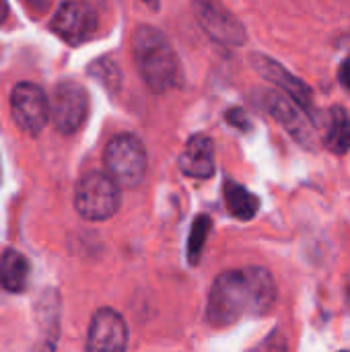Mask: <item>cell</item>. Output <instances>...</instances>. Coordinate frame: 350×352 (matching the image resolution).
<instances>
[{
	"mask_svg": "<svg viewBox=\"0 0 350 352\" xmlns=\"http://www.w3.org/2000/svg\"><path fill=\"white\" fill-rule=\"evenodd\" d=\"M132 54L140 76L151 91L165 93L175 85L179 62L171 43L159 29L140 25L132 37Z\"/></svg>",
	"mask_w": 350,
	"mask_h": 352,
	"instance_id": "obj_2",
	"label": "cell"
},
{
	"mask_svg": "<svg viewBox=\"0 0 350 352\" xmlns=\"http://www.w3.org/2000/svg\"><path fill=\"white\" fill-rule=\"evenodd\" d=\"M126 346L128 326L124 318L109 307L99 309L89 326L87 352H126Z\"/></svg>",
	"mask_w": 350,
	"mask_h": 352,
	"instance_id": "obj_10",
	"label": "cell"
},
{
	"mask_svg": "<svg viewBox=\"0 0 350 352\" xmlns=\"http://www.w3.org/2000/svg\"><path fill=\"white\" fill-rule=\"evenodd\" d=\"M179 169L194 179H208L215 175V142L196 134L186 142V148L179 155Z\"/></svg>",
	"mask_w": 350,
	"mask_h": 352,
	"instance_id": "obj_12",
	"label": "cell"
},
{
	"mask_svg": "<svg viewBox=\"0 0 350 352\" xmlns=\"http://www.w3.org/2000/svg\"><path fill=\"white\" fill-rule=\"evenodd\" d=\"M324 142L334 155H344L350 151V113L344 107H334L330 111V126Z\"/></svg>",
	"mask_w": 350,
	"mask_h": 352,
	"instance_id": "obj_15",
	"label": "cell"
},
{
	"mask_svg": "<svg viewBox=\"0 0 350 352\" xmlns=\"http://www.w3.org/2000/svg\"><path fill=\"white\" fill-rule=\"evenodd\" d=\"M210 227H212V221L206 214H200L194 221L192 231H190V241H188V260H190V264H198L200 262L206 237L210 233Z\"/></svg>",
	"mask_w": 350,
	"mask_h": 352,
	"instance_id": "obj_16",
	"label": "cell"
},
{
	"mask_svg": "<svg viewBox=\"0 0 350 352\" xmlns=\"http://www.w3.org/2000/svg\"><path fill=\"white\" fill-rule=\"evenodd\" d=\"M223 194H225V204H227V210L239 219V221H250L258 214L260 210V200L258 196H254L250 190H245L243 186H239L237 182H225V188H223Z\"/></svg>",
	"mask_w": 350,
	"mask_h": 352,
	"instance_id": "obj_14",
	"label": "cell"
},
{
	"mask_svg": "<svg viewBox=\"0 0 350 352\" xmlns=\"http://www.w3.org/2000/svg\"><path fill=\"white\" fill-rule=\"evenodd\" d=\"M342 352H349V351H342Z\"/></svg>",
	"mask_w": 350,
	"mask_h": 352,
	"instance_id": "obj_23",
	"label": "cell"
},
{
	"mask_svg": "<svg viewBox=\"0 0 350 352\" xmlns=\"http://www.w3.org/2000/svg\"><path fill=\"white\" fill-rule=\"evenodd\" d=\"M52 29L70 45L85 43L97 31V12L83 0H66L52 16Z\"/></svg>",
	"mask_w": 350,
	"mask_h": 352,
	"instance_id": "obj_8",
	"label": "cell"
},
{
	"mask_svg": "<svg viewBox=\"0 0 350 352\" xmlns=\"http://www.w3.org/2000/svg\"><path fill=\"white\" fill-rule=\"evenodd\" d=\"M6 16H8V2L6 0H0V25L6 21Z\"/></svg>",
	"mask_w": 350,
	"mask_h": 352,
	"instance_id": "obj_20",
	"label": "cell"
},
{
	"mask_svg": "<svg viewBox=\"0 0 350 352\" xmlns=\"http://www.w3.org/2000/svg\"><path fill=\"white\" fill-rule=\"evenodd\" d=\"M200 27L219 43L243 45L248 39L243 23L221 0H192Z\"/></svg>",
	"mask_w": 350,
	"mask_h": 352,
	"instance_id": "obj_6",
	"label": "cell"
},
{
	"mask_svg": "<svg viewBox=\"0 0 350 352\" xmlns=\"http://www.w3.org/2000/svg\"><path fill=\"white\" fill-rule=\"evenodd\" d=\"M338 78H340V82L350 89V56L342 62V66H340V70H338Z\"/></svg>",
	"mask_w": 350,
	"mask_h": 352,
	"instance_id": "obj_19",
	"label": "cell"
},
{
	"mask_svg": "<svg viewBox=\"0 0 350 352\" xmlns=\"http://www.w3.org/2000/svg\"><path fill=\"white\" fill-rule=\"evenodd\" d=\"M0 177H2V165H0Z\"/></svg>",
	"mask_w": 350,
	"mask_h": 352,
	"instance_id": "obj_22",
	"label": "cell"
},
{
	"mask_svg": "<svg viewBox=\"0 0 350 352\" xmlns=\"http://www.w3.org/2000/svg\"><path fill=\"white\" fill-rule=\"evenodd\" d=\"M250 64L252 68L266 80L274 82L276 87L283 89V93H287L295 103H299L303 109L311 107V99L314 93L309 89V85L301 78H297L295 74H291L283 64H278L276 60L264 56V54H250Z\"/></svg>",
	"mask_w": 350,
	"mask_h": 352,
	"instance_id": "obj_11",
	"label": "cell"
},
{
	"mask_svg": "<svg viewBox=\"0 0 350 352\" xmlns=\"http://www.w3.org/2000/svg\"><path fill=\"white\" fill-rule=\"evenodd\" d=\"M105 169L107 175L120 188H136L146 175V148L132 134H118L105 146Z\"/></svg>",
	"mask_w": 350,
	"mask_h": 352,
	"instance_id": "obj_3",
	"label": "cell"
},
{
	"mask_svg": "<svg viewBox=\"0 0 350 352\" xmlns=\"http://www.w3.org/2000/svg\"><path fill=\"white\" fill-rule=\"evenodd\" d=\"M74 206L87 221H107L120 208V186L107 173L93 171L78 182Z\"/></svg>",
	"mask_w": 350,
	"mask_h": 352,
	"instance_id": "obj_4",
	"label": "cell"
},
{
	"mask_svg": "<svg viewBox=\"0 0 350 352\" xmlns=\"http://www.w3.org/2000/svg\"><path fill=\"white\" fill-rule=\"evenodd\" d=\"M91 74H95L99 80H103L105 85H111L116 87L120 82V70L113 62L109 60H101V62H95L93 68H91Z\"/></svg>",
	"mask_w": 350,
	"mask_h": 352,
	"instance_id": "obj_17",
	"label": "cell"
},
{
	"mask_svg": "<svg viewBox=\"0 0 350 352\" xmlns=\"http://www.w3.org/2000/svg\"><path fill=\"white\" fill-rule=\"evenodd\" d=\"M276 301V283L266 268L227 270L215 278L208 295V322L229 328L245 316H266Z\"/></svg>",
	"mask_w": 350,
	"mask_h": 352,
	"instance_id": "obj_1",
	"label": "cell"
},
{
	"mask_svg": "<svg viewBox=\"0 0 350 352\" xmlns=\"http://www.w3.org/2000/svg\"><path fill=\"white\" fill-rule=\"evenodd\" d=\"M227 120L233 124V126H239V128H248L250 124H248V118H245V113L241 111V109H231L229 113H227Z\"/></svg>",
	"mask_w": 350,
	"mask_h": 352,
	"instance_id": "obj_18",
	"label": "cell"
},
{
	"mask_svg": "<svg viewBox=\"0 0 350 352\" xmlns=\"http://www.w3.org/2000/svg\"><path fill=\"white\" fill-rule=\"evenodd\" d=\"M29 278V264L17 250H6L0 260V285L8 293H21Z\"/></svg>",
	"mask_w": 350,
	"mask_h": 352,
	"instance_id": "obj_13",
	"label": "cell"
},
{
	"mask_svg": "<svg viewBox=\"0 0 350 352\" xmlns=\"http://www.w3.org/2000/svg\"><path fill=\"white\" fill-rule=\"evenodd\" d=\"M10 109L17 126L31 136H37L52 116L45 93L33 82H19L12 89Z\"/></svg>",
	"mask_w": 350,
	"mask_h": 352,
	"instance_id": "obj_7",
	"label": "cell"
},
{
	"mask_svg": "<svg viewBox=\"0 0 350 352\" xmlns=\"http://www.w3.org/2000/svg\"><path fill=\"white\" fill-rule=\"evenodd\" d=\"M54 126L62 134H74L83 128L89 116V93L76 80H62L54 89L50 103Z\"/></svg>",
	"mask_w": 350,
	"mask_h": 352,
	"instance_id": "obj_5",
	"label": "cell"
},
{
	"mask_svg": "<svg viewBox=\"0 0 350 352\" xmlns=\"http://www.w3.org/2000/svg\"><path fill=\"white\" fill-rule=\"evenodd\" d=\"M146 2H149V4H151V2H153V6H157V4H155V2H157V0H146Z\"/></svg>",
	"mask_w": 350,
	"mask_h": 352,
	"instance_id": "obj_21",
	"label": "cell"
},
{
	"mask_svg": "<svg viewBox=\"0 0 350 352\" xmlns=\"http://www.w3.org/2000/svg\"><path fill=\"white\" fill-rule=\"evenodd\" d=\"M262 103L264 107L270 111V116L303 146L311 148L316 144L314 138V128L311 122L305 118V113L301 111L303 107L299 103H295L287 93H278V91H266L262 95Z\"/></svg>",
	"mask_w": 350,
	"mask_h": 352,
	"instance_id": "obj_9",
	"label": "cell"
}]
</instances>
